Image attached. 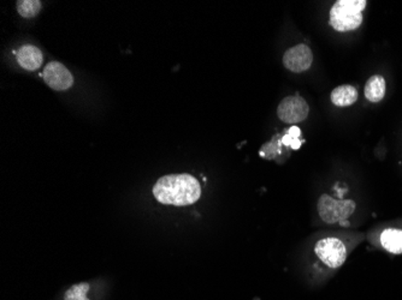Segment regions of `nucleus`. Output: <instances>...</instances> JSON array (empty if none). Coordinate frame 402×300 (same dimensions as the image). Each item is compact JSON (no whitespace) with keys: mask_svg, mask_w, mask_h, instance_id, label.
<instances>
[{"mask_svg":"<svg viewBox=\"0 0 402 300\" xmlns=\"http://www.w3.org/2000/svg\"><path fill=\"white\" fill-rule=\"evenodd\" d=\"M153 195L162 204L186 207L198 201L201 187L190 174H170L158 179L153 187Z\"/></svg>","mask_w":402,"mask_h":300,"instance_id":"obj_1","label":"nucleus"},{"mask_svg":"<svg viewBox=\"0 0 402 300\" xmlns=\"http://www.w3.org/2000/svg\"><path fill=\"white\" fill-rule=\"evenodd\" d=\"M366 4L365 0H338L330 10V25L341 33L357 29L363 23Z\"/></svg>","mask_w":402,"mask_h":300,"instance_id":"obj_2","label":"nucleus"},{"mask_svg":"<svg viewBox=\"0 0 402 300\" xmlns=\"http://www.w3.org/2000/svg\"><path fill=\"white\" fill-rule=\"evenodd\" d=\"M317 209L325 223H342L355 210V203L351 200H335L329 195H323L318 200Z\"/></svg>","mask_w":402,"mask_h":300,"instance_id":"obj_3","label":"nucleus"},{"mask_svg":"<svg viewBox=\"0 0 402 300\" xmlns=\"http://www.w3.org/2000/svg\"><path fill=\"white\" fill-rule=\"evenodd\" d=\"M314 252L318 258L329 268L336 269L342 266L347 260V249L342 241L329 236L318 241L314 246Z\"/></svg>","mask_w":402,"mask_h":300,"instance_id":"obj_4","label":"nucleus"},{"mask_svg":"<svg viewBox=\"0 0 402 300\" xmlns=\"http://www.w3.org/2000/svg\"><path fill=\"white\" fill-rule=\"evenodd\" d=\"M308 105L299 94L284 98L277 109L278 118L287 124L301 123L307 118Z\"/></svg>","mask_w":402,"mask_h":300,"instance_id":"obj_5","label":"nucleus"},{"mask_svg":"<svg viewBox=\"0 0 402 300\" xmlns=\"http://www.w3.org/2000/svg\"><path fill=\"white\" fill-rule=\"evenodd\" d=\"M44 79L49 87L57 92H63L73 87L74 77L69 70L60 62H51L44 70Z\"/></svg>","mask_w":402,"mask_h":300,"instance_id":"obj_6","label":"nucleus"},{"mask_svg":"<svg viewBox=\"0 0 402 300\" xmlns=\"http://www.w3.org/2000/svg\"><path fill=\"white\" fill-rule=\"evenodd\" d=\"M312 62V51L303 44L289 49L284 55V65L292 72L306 71L311 68Z\"/></svg>","mask_w":402,"mask_h":300,"instance_id":"obj_7","label":"nucleus"},{"mask_svg":"<svg viewBox=\"0 0 402 300\" xmlns=\"http://www.w3.org/2000/svg\"><path fill=\"white\" fill-rule=\"evenodd\" d=\"M42 52L33 44H25L17 52V62L23 69L35 71L42 64Z\"/></svg>","mask_w":402,"mask_h":300,"instance_id":"obj_8","label":"nucleus"},{"mask_svg":"<svg viewBox=\"0 0 402 300\" xmlns=\"http://www.w3.org/2000/svg\"><path fill=\"white\" fill-rule=\"evenodd\" d=\"M357 100V90L353 85L343 84L331 92V101L338 107H347Z\"/></svg>","mask_w":402,"mask_h":300,"instance_id":"obj_9","label":"nucleus"},{"mask_svg":"<svg viewBox=\"0 0 402 300\" xmlns=\"http://www.w3.org/2000/svg\"><path fill=\"white\" fill-rule=\"evenodd\" d=\"M381 244L390 254H402V231L397 228H387L381 234Z\"/></svg>","mask_w":402,"mask_h":300,"instance_id":"obj_10","label":"nucleus"},{"mask_svg":"<svg viewBox=\"0 0 402 300\" xmlns=\"http://www.w3.org/2000/svg\"><path fill=\"white\" fill-rule=\"evenodd\" d=\"M386 95V79L379 74L368 79L365 85V96L371 103H379Z\"/></svg>","mask_w":402,"mask_h":300,"instance_id":"obj_11","label":"nucleus"},{"mask_svg":"<svg viewBox=\"0 0 402 300\" xmlns=\"http://www.w3.org/2000/svg\"><path fill=\"white\" fill-rule=\"evenodd\" d=\"M41 9V1L39 0H20L17 1V11L25 18H33L38 16Z\"/></svg>","mask_w":402,"mask_h":300,"instance_id":"obj_12","label":"nucleus"},{"mask_svg":"<svg viewBox=\"0 0 402 300\" xmlns=\"http://www.w3.org/2000/svg\"><path fill=\"white\" fill-rule=\"evenodd\" d=\"M300 135H301L300 128L298 126H293V128H289L288 133H286V136H284L282 143L292 149H295V150L300 149L301 143H303V141L300 139Z\"/></svg>","mask_w":402,"mask_h":300,"instance_id":"obj_13","label":"nucleus"},{"mask_svg":"<svg viewBox=\"0 0 402 300\" xmlns=\"http://www.w3.org/2000/svg\"><path fill=\"white\" fill-rule=\"evenodd\" d=\"M88 288H90V286L87 285V284H79V285L73 286L66 292L65 300H88L86 298Z\"/></svg>","mask_w":402,"mask_h":300,"instance_id":"obj_14","label":"nucleus"}]
</instances>
